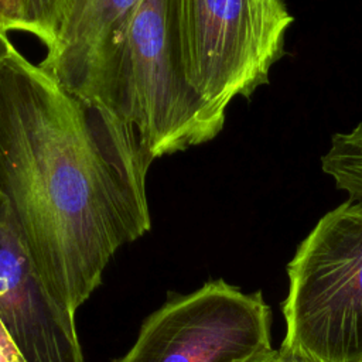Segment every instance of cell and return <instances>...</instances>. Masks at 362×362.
<instances>
[{
  "label": "cell",
  "mask_w": 362,
  "mask_h": 362,
  "mask_svg": "<svg viewBox=\"0 0 362 362\" xmlns=\"http://www.w3.org/2000/svg\"><path fill=\"white\" fill-rule=\"evenodd\" d=\"M154 160L136 130L16 48L0 64V192L31 259L72 314L126 243L146 235Z\"/></svg>",
  "instance_id": "obj_1"
},
{
  "label": "cell",
  "mask_w": 362,
  "mask_h": 362,
  "mask_svg": "<svg viewBox=\"0 0 362 362\" xmlns=\"http://www.w3.org/2000/svg\"><path fill=\"white\" fill-rule=\"evenodd\" d=\"M182 78L222 130L229 103L269 83L293 23L283 0H168Z\"/></svg>",
  "instance_id": "obj_2"
},
{
  "label": "cell",
  "mask_w": 362,
  "mask_h": 362,
  "mask_svg": "<svg viewBox=\"0 0 362 362\" xmlns=\"http://www.w3.org/2000/svg\"><path fill=\"white\" fill-rule=\"evenodd\" d=\"M281 345L320 362H362V201L327 212L287 264Z\"/></svg>",
  "instance_id": "obj_3"
},
{
  "label": "cell",
  "mask_w": 362,
  "mask_h": 362,
  "mask_svg": "<svg viewBox=\"0 0 362 362\" xmlns=\"http://www.w3.org/2000/svg\"><path fill=\"white\" fill-rule=\"evenodd\" d=\"M100 106L136 130L153 160L221 132L182 78L168 0L140 3Z\"/></svg>",
  "instance_id": "obj_4"
},
{
  "label": "cell",
  "mask_w": 362,
  "mask_h": 362,
  "mask_svg": "<svg viewBox=\"0 0 362 362\" xmlns=\"http://www.w3.org/2000/svg\"><path fill=\"white\" fill-rule=\"evenodd\" d=\"M272 348V313L262 291L222 279L187 294L171 293L113 362H245Z\"/></svg>",
  "instance_id": "obj_5"
},
{
  "label": "cell",
  "mask_w": 362,
  "mask_h": 362,
  "mask_svg": "<svg viewBox=\"0 0 362 362\" xmlns=\"http://www.w3.org/2000/svg\"><path fill=\"white\" fill-rule=\"evenodd\" d=\"M0 321L25 362H86L75 314L41 279L1 192Z\"/></svg>",
  "instance_id": "obj_6"
},
{
  "label": "cell",
  "mask_w": 362,
  "mask_h": 362,
  "mask_svg": "<svg viewBox=\"0 0 362 362\" xmlns=\"http://www.w3.org/2000/svg\"><path fill=\"white\" fill-rule=\"evenodd\" d=\"M141 1L66 0L41 68L69 92L100 105Z\"/></svg>",
  "instance_id": "obj_7"
},
{
  "label": "cell",
  "mask_w": 362,
  "mask_h": 362,
  "mask_svg": "<svg viewBox=\"0 0 362 362\" xmlns=\"http://www.w3.org/2000/svg\"><path fill=\"white\" fill-rule=\"evenodd\" d=\"M322 171L352 201H362V122L348 133H335L321 157Z\"/></svg>",
  "instance_id": "obj_8"
},
{
  "label": "cell",
  "mask_w": 362,
  "mask_h": 362,
  "mask_svg": "<svg viewBox=\"0 0 362 362\" xmlns=\"http://www.w3.org/2000/svg\"><path fill=\"white\" fill-rule=\"evenodd\" d=\"M66 0H25L27 33L48 48L57 34Z\"/></svg>",
  "instance_id": "obj_9"
},
{
  "label": "cell",
  "mask_w": 362,
  "mask_h": 362,
  "mask_svg": "<svg viewBox=\"0 0 362 362\" xmlns=\"http://www.w3.org/2000/svg\"><path fill=\"white\" fill-rule=\"evenodd\" d=\"M0 27L6 33H27L25 0H0Z\"/></svg>",
  "instance_id": "obj_10"
},
{
  "label": "cell",
  "mask_w": 362,
  "mask_h": 362,
  "mask_svg": "<svg viewBox=\"0 0 362 362\" xmlns=\"http://www.w3.org/2000/svg\"><path fill=\"white\" fill-rule=\"evenodd\" d=\"M245 362H320L313 359L298 351L290 349L280 344L279 348H269L263 352L256 354L255 356L246 359Z\"/></svg>",
  "instance_id": "obj_11"
},
{
  "label": "cell",
  "mask_w": 362,
  "mask_h": 362,
  "mask_svg": "<svg viewBox=\"0 0 362 362\" xmlns=\"http://www.w3.org/2000/svg\"><path fill=\"white\" fill-rule=\"evenodd\" d=\"M0 362H25L0 321Z\"/></svg>",
  "instance_id": "obj_12"
},
{
  "label": "cell",
  "mask_w": 362,
  "mask_h": 362,
  "mask_svg": "<svg viewBox=\"0 0 362 362\" xmlns=\"http://www.w3.org/2000/svg\"><path fill=\"white\" fill-rule=\"evenodd\" d=\"M16 48L13 45V42L8 38V33H6L1 27H0V64L1 61L11 52V49Z\"/></svg>",
  "instance_id": "obj_13"
}]
</instances>
